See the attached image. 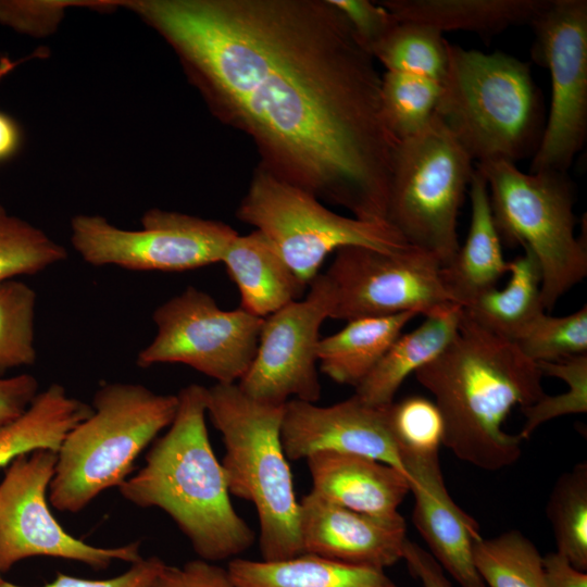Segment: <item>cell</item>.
<instances>
[{
	"mask_svg": "<svg viewBox=\"0 0 587 587\" xmlns=\"http://www.w3.org/2000/svg\"><path fill=\"white\" fill-rule=\"evenodd\" d=\"M176 54L212 115L273 176L387 222L398 140L382 75L329 0H127Z\"/></svg>",
	"mask_w": 587,
	"mask_h": 587,
	"instance_id": "6da1fadb",
	"label": "cell"
},
{
	"mask_svg": "<svg viewBox=\"0 0 587 587\" xmlns=\"http://www.w3.org/2000/svg\"><path fill=\"white\" fill-rule=\"evenodd\" d=\"M414 375L434 396L444 421L442 445L458 459L485 471L520 459L523 439L502 426L514 407L530 405L546 394L537 363L515 342L462 312L451 342Z\"/></svg>",
	"mask_w": 587,
	"mask_h": 587,
	"instance_id": "7a4b0ae2",
	"label": "cell"
},
{
	"mask_svg": "<svg viewBox=\"0 0 587 587\" xmlns=\"http://www.w3.org/2000/svg\"><path fill=\"white\" fill-rule=\"evenodd\" d=\"M177 396L167 432L155 439L145 465L120 487L140 508L164 511L199 559H235L251 548L255 533L234 509L222 463L205 424V387L190 384Z\"/></svg>",
	"mask_w": 587,
	"mask_h": 587,
	"instance_id": "3957f363",
	"label": "cell"
},
{
	"mask_svg": "<svg viewBox=\"0 0 587 587\" xmlns=\"http://www.w3.org/2000/svg\"><path fill=\"white\" fill-rule=\"evenodd\" d=\"M435 117L477 163L534 155L546 124L527 63L448 41Z\"/></svg>",
	"mask_w": 587,
	"mask_h": 587,
	"instance_id": "277c9868",
	"label": "cell"
},
{
	"mask_svg": "<svg viewBox=\"0 0 587 587\" xmlns=\"http://www.w3.org/2000/svg\"><path fill=\"white\" fill-rule=\"evenodd\" d=\"M284 405L254 400L237 383L205 387L207 414L225 447L228 490L257 510L263 561L302 554L300 503L280 439Z\"/></svg>",
	"mask_w": 587,
	"mask_h": 587,
	"instance_id": "5b68a950",
	"label": "cell"
},
{
	"mask_svg": "<svg viewBox=\"0 0 587 587\" xmlns=\"http://www.w3.org/2000/svg\"><path fill=\"white\" fill-rule=\"evenodd\" d=\"M176 395H161L141 384L103 383L92 412L64 438L48 499L61 512L78 513L101 492L120 487L139 454L171 425Z\"/></svg>",
	"mask_w": 587,
	"mask_h": 587,
	"instance_id": "8992f818",
	"label": "cell"
},
{
	"mask_svg": "<svg viewBox=\"0 0 587 587\" xmlns=\"http://www.w3.org/2000/svg\"><path fill=\"white\" fill-rule=\"evenodd\" d=\"M501 241L532 251L542 275L541 302L558 300L587 275L586 240L575 236L574 192L565 172L526 173L515 163H477Z\"/></svg>",
	"mask_w": 587,
	"mask_h": 587,
	"instance_id": "52a82bcc",
	"label": "cell"
},
{
	"mask_svg": "<svg viewBox=\"0 0 587 587\" xmlns=\"http://www.w3.org/2000/svg\"><path fill=\"white\" fill-rule=\"evenodd\" d=\"M474 172V161L434 116L422 132L398 141L387 223L408 243L448 264L460 247L457 221Z\"/></svg>",
	"mask_w": 587,
	"mask_h": 587,
	"instance_id": "ba28073f",
	"label": "cell"
},
{
	"mask_svg": "<svg viewBox=\"0 0 587 587\" xmlns=\"http://www.w3.org/2000/svg\"><path fill=\"white\" fill-rule=\"evenodd\" d=\"M236 216L264 234L308 286L328 254L339 248L362 246L395 252L411 246L387 222L340 215L260 165L253 171Z\"/></svg>",
	"mask_w": 587,
	"mask_h": 587,
	"instance_id": "9c48e42d",
	"label": "cell"
},
{
	"mask_svg": "<svg viewBox=\"0 0 587 587\" xmlns=\"http://www.w3.org/2000/svg\"><path fill=\"white\" fill-rule=\"evenodd\" d=\"M237 235L224 222L161 209L145 212L137 230L100 215L71 221V243L85 262L133 271L184 272L218 263Z\"/></svg>",
	"mask_w": 587,
	"mask_h": 587,
	"instance_id": "30bf717a",
	"label": "cell"
},
{
	"mask_svg": "<svg viewBox=\"0 0 587 587\" xmlns=\"http://www.w3.org/2000/svg\"><path fill=\"white\" fill-rule=\"evenodd\" d=\"M153 340L139 351L142 369L182 363L217 384H235L251 365L264 322L241 308L223 310L205 291L188 286L152 313Z\"/></svg>",
	"mask_w": 587,
	"mask_h": 587,
	"instance_id": "8fae6325",
	"label": "cell"
},
{
	"mask_svg": "<svg viewBox=\"0 0 587 587\" xmlns=\"http://www.w3.org/2000/svg\"><path fill=\"white\" fill-rule=\"evenodd\" d=\"M534 58L551 78V102L530 172H565L587 135V1L547 0L530 22Z\"/></svg>",
	"mask_w": 587,
	"mask_h": 587,
	"instance_id": "7c38bea8",
	"label": "cell"
},
{
	"mask_svg": "<svg viewBox=\"0 0 587 587\" xmlns=\"http://www.w3.org/2000/svg\"><path fill=\"white\" fill-rule=\"evenodd\" d=\"M57 453L37 449L15 458L0 483V573L33 557L82 562L93 570L114 561L135 563L142 559L140 542L97 547L68 534L49 509L48 490Z\"/></svg>",
	"mask_w": 587,
	"mask_h": 587,
	"instance_id": "4fadbf2b",
	"label": "cell"
},
{
	"mask_svg": "<svg viewBox=\"0 0 587 587\" xmlns=\"http://www.w3.org/2000/svg\"><path fill=\"white\" fill-rule=\"evenodd\" d=\"M440 267L433 253L414 246L395 252L339 248L324 273L334 291L330 319L352 321L407 311L428 315L457 304L442 286Z\"/></svg>",
	"mask_w": 587,
	"mask_h": 587,
	"instance_id": "5bb4252c",
	"label": "cell"
},
{
	"mask_svg": "<svg viewBox=\"0 0 587 587\" xmlns=\"http://www.w3.org/2000/svg\"><path fill=\"white\" fill-rule=\"evenodd\" d=\"M296 300L264 317L254 359L237 385L263 403L284 405L290 398L315 403L322 395L317 373L320 329L330 319L334 291L324 273Z\"/></svg>",
	"mask_w": 587,
	"mask_h": 587,
	"instance_id": "9a60e30c",
	"label": "cell"
},
{
	"mask_svg": "<svg viewBox=\"0 0 587 587\" xmlns=\"http://www.w3.org/2000/svg\"><path fill=\"white\" fill-rule=\"evenodd\" d=\"M390 404L372 405L355 395L327 407L288 400L280 428L287 460H305L320 451L352 453L386 463L407 475L390 425Z\"/></svg>",
	"mask_w": 587,
	"mask_h": 587,
	"instance_id": "2e32d148",
	"label": "cell"
},
{
	"mask_svg": "<svg viewBox=\"0 0 587 587\" xmlns=\"http://www.w3.org/2000/svg\"><path fill=\"white\" fill-rule=\"evenodd\" d=\"M299 503L302 553L379 570L402 560L408 538L400 513L391 517L364 514L312 490Z\"/></svg>",
	"mask_w": 587,
	"mask_h": 587,
	"instance_id": "e0dca14e",
	"label": "cell"
},
{
	"mask_svg": "<svg viewBox=\"0 0 587 587\" xmlns=\"http://www.w3.org/2000/svg\"><path fill=\"white\" fill-rule=\"evenodd\" d=\"M401 459L414 497L412 522L428 552L460 587H486L473 560L479 526L451 498L438 452L402 451Z\"/></svg>",
	"mask_w": 587,
	"mask_h": 587,
	"instance_id": "ac0fdd59",
	"label": "cell"
},
{
	"mask_svg": "<svg viewBox=\"0 0 587 587\" xmlns=\"http://www.w3.org/2000/svg\"><path fill=\"white\" fill-rule=\"evenodd\" d=\"M312 491L344 508L391 517L410 492L408 476L372 458L334 451L309 455Z\"/></svg>",
	"mask_w": 587,
	"mask_h": 587,
	"instance_id": "d6986e66",
	"label": "cell"
},
{
	"mask_svg": "<svg viewBox=\"0 0 587 587\" xmlns=\"http://www.w3.org/2000/svg\"><path fill=\"white\" fill-rule=\"evenodd\" d=\"M471 220L465 241L453 259L440 267V279L450 298L464 307L497 287L508 273L483 174L476 168L470 183Z\"/></svg>",
	"mask_w": 587,
	"mask_h": 587,
	"instance_id": "ffe728a7",
	"label": "cell"
},
{
	"mask_svg": "<svg viewBox=\"0 0 587 587\" xmlns=\"http://www.w3.org/2000/svg\"><path fill=\"white\" fill-rule=\"evenodd\" d=\"M221 262L238 288L239 308L259 317L264 319L300 300L308 287L258 229L237 235Z\"/></svg>",
	"mask_w": 587,
	"mask_h": 587,
	"instance_id": "44dd1931",
	"label": "cell"
},
{
	"mask_svg": "<svg viewBox=\"0 0 587 587\" xmlns=\"http://www.w3.org/2000/svg\"><path fill=\"white\" fill-rule=\"evenodd\" d=\"M462 307L452 304L425 315L415 329L400 335L354 395L372 405H388L404 379L439 355L454 338Z\"/></svg>",
	"mask_w": 587,
	"mask_h": 587,
	"instance_id": "7402d4cb",
	"label": "cell"
},
{
	"mask_svg": "<svg viewBox=\"0 0 587 587\" xmlns=\"http://www.w3.org/2000/svg\"><path fill=\"white\" fill-rule=\"evenodd\" d=\"M236 587H398L385 570L349 565L310 553L279 561L230 560Z\"/></svg>",
	"mask_w": 587,
	"mask_h": 587,
	"instance_id": "603a6c76",
	"label": "cell"
},
{
	"mask_svg": "<svg viewBox=\"0 0 587 587\" xmlns=\"http://www.w3.org/2000/svg\"><path fill=\"white\" fill-rule=\"evenodd\" d=\"M416 315L415 311H407L348 321L341 330L320 339L317 362L322 373L355 388Z\"/></svg>",
	"mask_w": 587,
	"mask_h": 587,
	"instance_id": "cb8c5ba5",
	"label": "cell"
},
{
	"mask_svg": "<svg viewBox=\"0 0 587 587\" xmlns=\"http://www.w3.org/2000/svg\"><path fill=\"white\" fill-rule=\"evenodd\" d=\"M547 0H384L400 21L429 25L444 34L466 30L492 34L533 21Z\"/></svg>",
	"mask_w": 587,
	"mask_h": 587,
	"instance_id": "d4e9b609",
	"label": "cell"
},
{
	"mask_svg": "<svg viewBox=\"0 0 587 587\" xmlns=\"http://www.w3.org/2000/svg\"><path fill=\"white\" fill-rule=\"evenodd\" d=\"M510 279L503 289H490L466 305L463 314L483 329L515 341L546 312L541 302V268L528 249L509 262Z\"/></svg>",
	"mask_w": 587,
	"mask_h": 587,
	"instance_id": "484cf974",
	"label": "cell"
},
{
	"mask_svg": "<svg viewBox=\"0 0 587 587\" xmlns=\"http://www.w3.org/2000/svg\"><path fill=\"white\" fill-rule=\"evenodd\" d=\"M92 412L91 405L53 383L39 391L26 411L0 428V469L37 449L58 452L66 435Z\"/></svg>",
	"mask_w": 587,
	"mask_h": 587,
	"instance_id": "4316f807",
	"label": "cell"
},
{
	"mask_svg": "<svg viewBox=\"0 0 587 587\" xmlns=\"http://www.w3.org/2000/svg\"><path fill=\"white\" fill-rule=\"evenodd\" d=\"M370 53L386 72L441 82L448 64V41L429 25L397 20Z\"/></svg>",
	"mask_w": 587,
	"mask_h": 587,
	"instance_id": "83f0119b",
	"label": "cell"
},
{
	"mask_svg": "<svg viewBox=\"0 0 587 587\" xmlns=\"http://www.w3.org/2000/svg\"><path fill=\"white\" fill-rule=\"evenodd\" d=\"M473 560L486 587H549L542 555L517 529L480 537L474 545Z\"/></svg>",
	"mask_w": 587,
	"mask_h": 587,
	"instance_id": "f1b7e54d",
	"label": "cell"
},
{
	"mask_svg": "<svg viewBox=\"0 0 587 587\" xmlns=\"http://www.w3.org/2000/svg\"><path fill=\"white\" fill-rule=\"evenodd\" d=\"M547 516L552 526L557 552L577 570L587 571V463L579 462L555 482Z\"/></svg>",
	"mask_w": 587,
	"mask_h": 587,
	"instance_id": "f546056e",
	"label": "cell"
},
{
	"mask_svg": "<svg viewBox=\"0 0 587 587\" xmlns=\"http://www.w3.org/2000/svg\"><path fill=\"white\" fill-rule=\"evenodd\" d=\"M440 82L396 72L382 75L380 99L385 123L399 141L422 132L432 122Z\"/></svg>",
	"mask_w": 587,
	"mask_h": 587,
	"instance_id": "4dcf8cb0",
	"label": "cell"
},
{
	"mask_svg": "<svg viewBox=\"0 0 587 587\" xmlns=\"http://www.w3.org/2000/svg\"><path fill=\"white\" fill-rule=\"evenodd\" d=\"M66 258L63 246L0 204V283L37 274Z\"/></svg>",
	"mask_w": 587,
	"mask_h": 587,
	"instance_id": "1f68e13d",
	"label": "cell"
},
{
	"mask_svg": "<svg viewBox=\"0 0 587 587\" xmlns=\"http://www.w3.org/2000/svg\"><path fill=\"white\" fill-rule=\"evenodd\" d=\"M36 292L23 282L0 283V377L35 363Z\"/></svg>",
	"mask_w": 587,
	"mask_h": 587,
	"instance_id": "d6a6232c",
	"label": "cell"
},
{
	"mask_svg": "<svg viewBox=\"0 0 587 587\" xmlns=\"http://www.w3.org/2000/svg\"><path fill=\"white\" fill-rule=\"evenodd\" d=\"M534 362H559L587 353V307L565 316L538 315L514 341Z\"/></svg>",
	"mask_w": 587,
	"mask_h": 587,
	"instance_id": "836d02e7",
	"label": "cell"
},
{
	"mask_svg": "<svg viewBox=\"0 0 587 587\" xmlns=\"http://www.w3.org/2000/svg\"><path fill=\"white\" fill-rule=\"evenodd\" d=\"M537 365L542 375L564 380L569 390L555 396L545 395L533 404L521 408L525 422L519 436L523 440L547 421L587 412V353L559 362H537Z\"/></svg>",
	"mask_w": 587,
	"mask_h": 587,
	"instance_id": "e575fe53",
	"label": "cell"
},
{
	"mask_svg": "<svg viewBox=\"0 0 587 587\" xmlns=\"http://www.w3.org/2000/svg\"><path fill=\"white\" fill-rule=\"evenodd\" d=\"M389 419L400 453L438 452L444 440V421L434 401L412 396L392 402Z\"/></svg>",
	"mask_w": 587,
	"mask_h": 587,
	"instance_id": "d590c367",
	"label": "cell"
},
{
	"mask_svg": "<svg viewBox=\"0 0 587 587\" xmlns=\"http://www.w3.org/2000/svg\"><path fill=\"white\" fill-rule=\"evenodd\" d=\"M329 1L342 14L355 37L369 53L374 45L397 22L396 16L380 2L369 0Z\"/></svg>",
	"mask_w": 587,
	"mask_h": 587,
	"instance_id": "8d00e7d4",
	"label": "cell"
},
{
	"mask_svg": "<svg viewBox=\"0 0 587 587\" xmlns=\"http://www.w3.org/2000/svg\"><path fill=\"white\" fill-rule=\"evenodd\" d=\"M165 562L157 555L132 563L124 573L107 579H86L58 573L57 577L39 587H151ZM0 587H27L0 580Z\"/></svg>",
	"mask_w": 587,
	"mask_h": 587,
	"instance_id": "74e56055",
	"label": "cell"
},
{
	"mask_svg": "<svg viewBox=\"0 0 587 587\" xmlns=\"http://www.w3.org/2000/svg\"><path fill=\"white\" fill-rule=\"evenodd\" d=\"M151 587H236L227 569L196 559L182 566L165 563Z\"/></svg>",
	"mask_w": 587,
	"mask_h": 587,
	"instance_id": "f35d334b",
	"label": "cell"
},
{
	"mask_svg": "<svg viewBox=\"0 0 587 587\" xmlns=\"http://www.w3.org/2000/svg\"><path fill=\"white\" fill-rule=\"evenodd\" d=\"M30 374L0 377V428L21 416L39 392Z\"/></svg>",
	"mask_w": 587,
	"mask_h": 587,
	"instance_id": "ab89813d",
	"label": "cell"
},
{
	"mask_svg": "<svg viewBox=\"0 0 587 587\" xmlns=\"http://www.w3.org/2000/svg\"><path fill=\"white\" fill-rule=\"evenodd\" d=\"M402 560L410 573L421 582L422 587H453L434 557L409 539L404 545Z\"/></svg>",
	"mask_w": 587,
	"mask_h": 587,
	"instance_id": "60d3db41",
	"label": "cell"
},
{
	"mask_svg": "<svg viewBox=\"0 0 587 587\" xmlns=\"http://www.w3.org/2000/svg\"><path fill=\"white\" fill-rule=\"evenodd\" d=\"M542 561L549 587H587V573L575 569L561 553L549 552Z\"/></svg>",
	"mask_w": 587,
	"mask_h": 587,
	"instance_id": "b9f144b4",
	"label": "cell"
},
{
	"mask_svg": "<svg viewBox=\"0 0 587 587\" xmlns=\"http://www.w3.org/2000/svg\"><path fill=\"white\" fill-rule=\"evenodd\" d=\"M22 145V132L14 118L0 112V162L15 155Z\"/></svg>",
	"mask_w": 587,
	"mask_h": 587,
	"instance_id": "7bdbcfd3",
	"label": "cell"
},
{
	"mask_svg": "<svg viewBox=\"0 0 587 587\" xmlns=\"http://www.w3.org/2000/svg\"><path fill=\"white\" fill-rule=\"evenodd\" d=\"M3 578L1 577V573H0V580H2Z\"/></svg>",
	"mask_w": 587,
	"mask_h": 587,
	"instance_id": "ee69618b",
	"label": "cell"
},
{
	"mask_svg": "<svg viewBox=\"0 0 587 587\" xmlns=\"http://www.w3.org/2000/svg\"><path fill=\"white\" fill-rule=\"evenodd\" d=\"M1 73H2V72H0V74H1Z\"/></svg>",
	"mask_w": 587,
	"mask_h": 587,
	"instance_id": "f6af8a7d",
	"label": "cell"
}]
</instances>
